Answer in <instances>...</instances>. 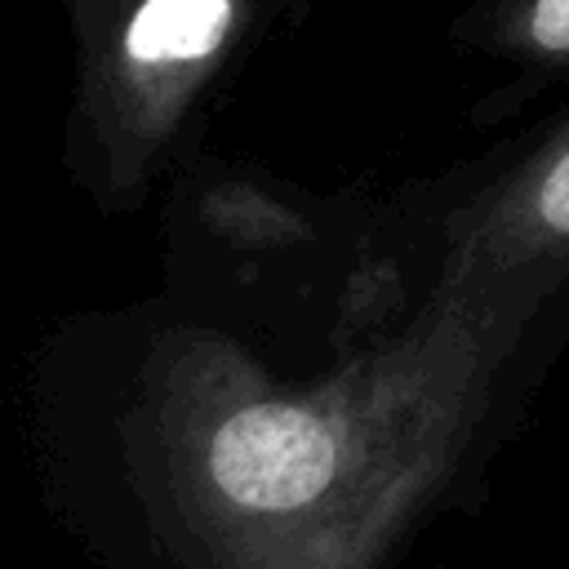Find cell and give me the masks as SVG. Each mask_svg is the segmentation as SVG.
<instances>
[{"instance_id": "obj_1", "label": "cell", "mask_w": 569, "mask_h": 569, "mask_svg": "<svg viewBox=\"0 0 569 569\" xmlns=\"http://www.w3.org/2000/svg\"><path fill=\"white\" fill-rule=\"evenodd\" d=\"M244 31V0H133L93 53L84 111L111 187L147 178Z\"/></svg>"}, {"instance_id": "obj_2", "label": "cell", "mask_w": 569, "mask_h": 569, "mask_svg": "<svg viewBox=\"0 0 569 569\" xmlns=\"http://www.w3.org/2000/svg\"><path fill=\"white\" fill-rule=\"evenodd\" d=\"M449 271L476 280H569V120L462 209Z\"/></svg>"}, {"instance_id": "obj_3", "label": "cell", "mask_w": 569, "mask_h": 569, "mask_svg": "<svg viewBox=\"0 0 569 569\" xmlns=\"http://www.w3.org/2000/svg\"><path fill=\"white\" fill-rule=\"evenodd\" d=\"M485 40L502 58L565 67L569 62V0H489Z\"/></svg>"}]
</instances>
